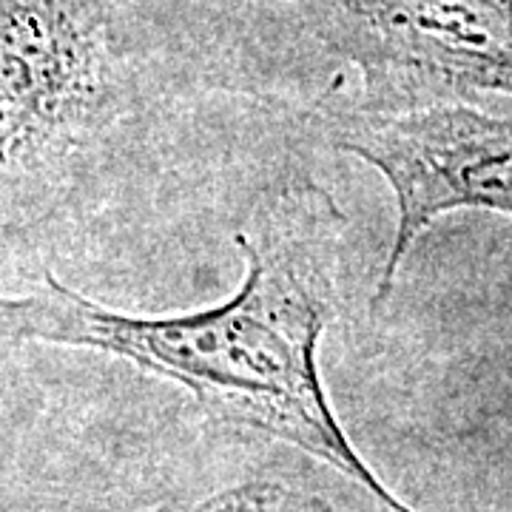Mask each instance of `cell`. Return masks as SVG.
Instances as JSON below:
<instances>
[{"label":"cell","instance_id":"cell-1","mask_svg":"<svg viewBox=\"0 0 512 512\" xmlns=\"http://www.w3.org/2000/svg\"><path fill=\"white\" fill-rule=\"evenodd\" d=\"M342 234L345 217L328 191L291 183L234 237L245 274L231 299L177 316H128L46 274L40 291L0 296V342L126 359L183 384L217 419L328 461L390 512H413L353 450L319 376V342L339 305Z\"/></svg>","mask_w":512,"mask_h":512},{"label":"cell","instance_id":"cell-2","mask_svg":"<svg viewBox=\"0 0 512 512\" xmlns=\"http://www.w3.org/2000/svg\"><path fill=\"white\" fill-rule=\"evenodd\" d=\"M316 40L362 80L353 111L512 97V0H296Z\"/></svg>","mask_w":512,"mask_h":512},{"label":"cell","instance_id":"cell-3","mask_svg":"<svg viewBox=\"0 0 512 512\" xmlns=\"http://www.w3.org/2000/svg\"><path fill=\"white\" fill-rule=\"evenodd\" d=\"M123 103L100 0H0V183L83 146Z\"/></svg>","mask_w":512,"mask_h":512},{"label":"cell","instance_id":"cell-4","mask_svg":"<svg viewBox=\"0 0 512 512\" xmlns=\"http://www.w3.org/2000/svg\"><path fill=\"white\" fill-rule=\"evenodd\" d=\"M330 143L382 174L396 197V234L373 293L382 311L416 239L447 211L512 217V120L439 103L333 117Z\"/></svg>","mask_w":512,"mask_h":512},{"label":"cell","instance_id":"cell-5","mask_svg":"<svg viewBox=\"0 0 512 512\" xmlns=\"http://www.w3.org/2000/svg\"><path fill=\"white\" fill-rule=\"evenodd\" d=\"M157 512H333L319 498L299 493L282 484H248L211 498L197 510H157Z\"/></svg>","mask_w":512,"mask_h":512}]
</instances>
